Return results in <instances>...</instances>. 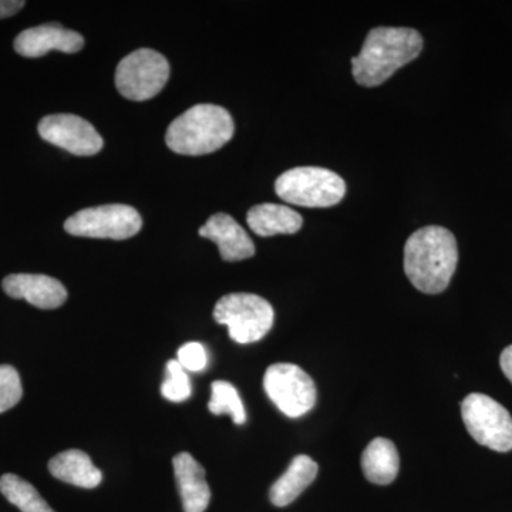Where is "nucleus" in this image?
<instances>
[{
    "label": "nucleus",
    "mask_w": 512,
    "mask_h": 512,
    "mask_svg": "<svg viewBox=\"0 0 512 512\" xmlns=\"http://www.w3.org/2000/svg\"><path fill=\"white\" fill-rule=\"evenodd\" d=\"M457 262L456 238L437 225L417 229L404 247V272L414 288L427 295L446 291Z\"/></svg>",
    "instance_id": "f257e3e1"
},
{
    "label": "nucleus",
    "mask_w": 512,
    "mask_h": 512,
    "mask_svg": "<svg viewBox=\"0 0 512 512\" xmlns=\"http://www.w3.org/2000/svg\"><path fill=\"white\" fill-rule=\"evenodd\" d=\"M423 50V39L410 28L370 30L359 55L352 59L353 77L360 86L376 87L413 62Z\"/></svg>",
    "instance_id": "f03ea898"
},
{
    "label": "nucleus",
    "mask_w": 512,
    "mask_h": 512,
    "mask_svg": "<svg viewBox=\"0 0 512 512\" xmlns=\"http://www.w3.org/2000/svg\"><path fill=\"white\" fill-rule=\"evenodd\" d=\"M231 114L214 104H198L170 124L165 143L181 156H204L220 150L234 136Z\"/></svg>",
    "instance_id": "7ed1b4c3"
},
{
    "label": "nucleus",
    "mask_w": 512,
    "mask_h": 512,
    "mask_svg": "<svg viewBox=\"0 0 512 512\" xmlns=\"http://www.w3.org/2000/svg\"><path fill=\"white\" fill-rule=\"evenodd\" d=\"M275 191L279 198L306 208H329L346 194V183L328 168L296 167L278 177Z\"/></svg>",
    "instance_id": "20e7f679"
},
{
    "label": "nucleus",
    "mask_w": 512,
    "mask_h": 512,
    "mask_svg": "<svg viewBox=\"0 0 512 512\" xmlns=\"http://www.w3.org/2000/svg\"><path fill=\"white\" fill-rule=\"evenodd\" d=\"M214 319L227 326L234 342L249 345L268 335L275 312L271 303L254 293H229L215 305Z\"/></svg>",
    "instance_id": "39448f33"
},
{
    "label": "nucleus",
    "mask_w": 512,
    "mask_h": 512,
    "mask_svg": "<svg viewBox=\"0 0 512 512\" xmlns=\"http://www.w3.org/2000/svg\"><path fill=\"white\" fill-rule=\"evenodd\" d=\"M461 416L470 436L498 453L512 450V417L487 394L471 393L461 403Z\"/></svg>",
    "instance_id": "423d86ee"
},
{
    "label": "nucleus",
    "mask_w": 512,
    "mask_h": 512,
    "mask_svg": "<svg viewBox=\"0 0 512 512\" xmlns=\"http://www.w3.org/2000/svg\"><path fill=\"white\" fill-rule=\"evenodd\" d=\"M170 79V64L161 53L138 49L124 57L116 70V86L121 96L133 101L156 97Z\"/></svg>",
    "instance_id": "0eeeda50"
},
{
    "label": "nucleus",
    "mask_w": 512,
    "mask_h": 512,
    "mask_svg": "<svg viewBox=\"0 0 512 512\" xmlns=\"http://www.w3.org/2000/svg\"><path fill=\"white\" fill-rule=\"evenodd\" d=\"M143 220L136 208L124 204H107L76 212L64 222L73 237L123 241L137 235Z\"/></svg>",
    "instance_id": "6e6552de"
},
{
    "label": "nucleus",
    "mask_w": 512,
    "mask_h": 512,
    "mask_svg": "<svg viewBox=\"0 0 512 512\" xmlns=\"http://www.w3.org/2000/svg\"><path fill=\"white\" fill-rule=\"evenodd\" d=\"M264 389L275 406L292 419L311 412L318 397L312 377L292 363L269 366L264 376Z\"/></svg>",
    "instance_id": "1a4fd4ad"
},
{
    "label": "nucleus",
    "mask_w": 512,
    "mask_h": 512,
    "mask_svg": "<svg viewBox=\"0 0 512 512\" xmlns=\"http://www.w3.org/2000/svg\"><path fill=\"white\" fill-rule=\"evenodd\" d=\"M40 137L70 154L90 157L103 148V138L89 121L74 114H53L40 120Z\"/></svg>",
    "instance_id": "9d476101"
},
{
    "label": "nucleus",
    "mask_w": 512,
    "mask_h": 512,
    "mask_svg": "<svg viewBox=\"0 0 512 512\" xmlns=\"http://www.w3.org/2000/svg\"><path fill=\"white\" fill-rule=\"evenodd\" d=\"M84 46V39L80 33L63 28L59 23H46L23 30L15 39V50L23 57H42L50 50H59L62 53L80 52Z\"/></svg>",
    "instance_id": "9b49d317"
},
{
    "label": "nucleus",
    "mask_w": 512,
    "mask_h": 512,
    "mask_svg": "<svg viewBox=\"0 0 512 512\" xmlns=\"http://www.w3.org/2000/svg\"><path fill=\"white\" fill-rule=\"evenodd\" d=\"M3 291L13 299H25L39 309L60 308L67 299L62 282L47 275L13 274L3 279Z\"/></svg>",
    "instance_id": "f8f14e48"
},
{
    "label": "nucleus",
    "mask_w": 512,
    "mask_h": 512,
    "mask_svg": "<svg viewBox=\"0 0 512 512\" xmlns=\"http://www.w3.org/2000/svg\"><path fill=\"white\" fill-rule=\"evenodd\" d=\"M200 235L218 245L224 261L239 262L255 255L254 242L231 215H212L200 228Z\"/></svg>",
    "instance_id": "ddd939ff"
},
{
    "label": "nucleus",
    "mask_w": 512,
    "mask_h": 512,
    "mask_svg": "<svg viewBox=\"0 0 512 512\" xmlns=\"http://www.w3.org/2000/svg\"><path fill=\"white\" fill-rule=\"evenodd\" d=\"M175 481L185 512H205L211 501V490L205 480L204 467L190 453H180L173 460Z\"/></svg>",
    "instance_id": "4468645a"
},
{
    "label": "nucleus",
    "mask_w": 512,
    "mask_h": 512,
    "mask_svg": "<svg viewBox=\"0 0 512 512\" xmlns=\"http://www.w3.org/2000/svg\"><path fill=\"white\" fill-rule=\"evenodd\" d=\"M318 464L311 457L301 454L293 458L288 470L272 484L269 500L276 507L292 504L315 481Z\"/></svg>",
    "instance_id": "2eb2a0df"
},
{
    "label": "nucleus",
    "mask_w": 512,
    "mask_h": 512,
    "mask_svg": "<svg viewBox=\"0 0 512 512\" xmlns=\"http://www.w3.org/2000/svg\"><path fill=\"white\" fill-rule=\"evenodd\" d=\"M249 228L259 237L296 234L302 228L299 212L279 204H261L248 211Z\"/></svg>",
    "instance_id": "dca6fc26"
},
{
    "label": "nucleus",
    "mask_w": 512,
    "mask_h": 512,
    "mask_svg": "<svg viewBox=\"0 0 512 512\" xmlns=\"http://www.w3.org/2000/svg\"><path fill=\"white\" fill-rule=\"evenodd\" d=\"M49 471L57 480L87 490L96 488L103 481V473L82 450H66L57 454L49 461Z\"/></svg>",
    "instance_id": "f3484780"
},
{
    "label": "nucleus",
    "mask_w": 512,
    "mask_h": 512,
    "mask_svg": "<svg viewBox=\"0 0 512 512\" xmlns=\"http://www.w3.org/2000/svg\"><path fill=\"white\" fill-rule=\"evenodd\" d=\"M362 468L367 480L373 484L387 485L396 480L399 474V451L393 441L375 439L362 454Z\"/></svg>",
    "instance_id": "a211bd4d"
},
{
    "label": "nucleus",
    "mask_w": 512,
    "mask_h": 512,
    "mask_svg": "<svg viewBox=\"0 0 512 512\" xmlns=\"http://www.w3.org/2000/svg\"><path fill=\"white\" fill-rule=\"evenodd\" d=\"M0 493L22 512H56L32 484L16 474H5L0 478Z\"/></svg>",
    "instance_id": "6ab92c4d"
},
{
    "label": "nucleus",
    "mask_w": 512,
    "mask_h": 512,
    "mask_svg": "<svg viewBox=\"0 0 512 512\" xmlns=\"http://www.w3.org/2000/svg\"><path fill=\"white\" fill-rule=\"evenodd\" d=\"M208 409L215 416L229 414L238 426L247 421V413H245L244 403L239 397L238 390L231 383L224 382V380H217V382L212 383Z\"/></svg>",
    "instance_id": "aec40b11"
},
{
    "label": "nucleus",
    "mask_w": 512,
    "mask_h": 512,
    "mask_svg": "<svg viewBox=\"0 0 512 512\" xmlns=\"http://www.w3.org/2000/svg\"><path fill=\"white\" fill-rule=\"evenodd\" d=\"M191 382L184 367L178 360H170L167 363V379L161 386V394L164 399L173 403H183L191 397Z\"/></svg>",
    "instance_id": "412c9836"
},
{
    "label": "nucleus",
    "mask_w": 512,
    "mask_h": 512,
    "mask_svg": "<svg viewBox=\"0 0 512 512\" xmlns=\"http://www.w3.org/2000/svg\"><path fill=\"white\" fill-rule=\"evenodd\" d=\"M23 389L18 370L0 365V413L8 412L22 400Z\"/></svg>",
    "instance_id": "4be33fe9"
},
{
    "label": "nucleus",
    "mask_w": 512,
    "mask_h": 512,
    "mask_svg": "<svg viewBox=\"0 0 512 512\" xmlns=\"http://www.w3.org/2000/svg\"><path fill=\"white\" fill-rule=\"evenodd\" d=\"M178 363L184 367L185 372H202L208 365L207 350L198 342L185 343L178 349Z\"/></svg>",
    "instance_id": "5701e85b"
},
{
    "label": "nucleus",
    "mask_w": 512,
    "mask_h": 512,
    "mask_svg": "<svg viewBox=\"0 0 512 512\" xmlns=\"http://www.w3.org/2000/svg\"><path fill=\"white\" fill-rule=\"evenodd\" d=\"M25 5L26 3L22 0H0V19L16 15Z\"/></svg>",
    "instance_id": "b1692460"
},
{
    "label": "nucleus",
    "mask_w": 512,
    "mask_h": 512,
    "mask_svg": "<svg viewBox=\"0 0 512 512\" xmlns=\"http://www.w3.org/2000/svg\"><path fill=\"white\" fill-rule=\"evenodd\" d=\"M500 365L504 375L512 383V345L505 348L503 353H501Z\"/></svg>",
    "instance_id": "393cba45"
}]
</instances>
